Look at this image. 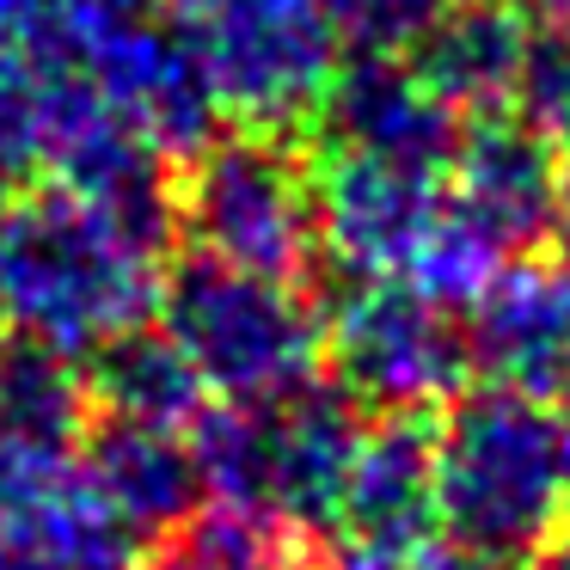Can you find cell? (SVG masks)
<instances>
[{"label": "cell", "mask_w": 570, "mask_h": 570, "mask_svg": "<svg viewBox=\"0 0 570 570\" xmlns=\"http://www.w3.org/2000/svg\"><path fill=\"white\" fill-rule=\"evenodd\" d=\"M325 362L350 405L374 417H423L448 405L472 368L454 313L411 283H356L325 325Z\"/></svg>", "instance_id": "obj_7"}, {"label": "cell", "mask_w": 570, "mask_h": 570, "mask_svg": "<svg viewBox=\"0 0 570 570\" xmlns=\"http://www.w3.org/2000/svg\"><path fill=\"white\" fill-rule=\"evenodd\" d=\"M80 466H87L92 491L105 497L129 533H173L185 515L203 503V472L190 454L185 430H154V423H124V417H92L87 442H80Z\"/></svg>", "instance_id": "obj_14"}, {"label": "cell", "mask_w": 570, "mask_h": 570, "mask_svg": "<svg viewBox=\"0 0 570 570\" xmlns=\"http://www.w3.org/2000/svg\"><path fill=\"white\" fill-rule=\"evenodd\" d=\"M87 393L99 417H124V423H154V430H185L203 411V381L190 374V362L178 356V344L154 325L117 337L92 356Z\"/></svg>", "instance_id": "obj_16"}, {"label": "cell", "mask_w": 570, "mask_h": 570, "mask_svg": "<svg viewBox=\"0 0 570 570\" xmlns=\"http://www.w3.org/2000/svg\"><path fill=\"white\" fill-rule=\"evenodd\" d=\"M7 222H13V197L0 190V252H7Z\"/></svg>", "instance_id": "obj_24"}, {"label": "cell", "mask_w": 570, "mask_h": 570, "mask_svg": "<svg viewBox=\"0 0 570 570\" xmlns=\"http://www.w3.org/2000/svg\"><path fill=\"white\" fill-rule=\"evenodd\" d=\"M435 515L454 558L479 570H515L558 533L570 503L558 417L546 399L509 386L454 393L430 430Z\"/></svg>", "instance_id": "obj_2"}, {"label": "cell", "mask_w": 570, "mask_h": 570, "mask_svg": "<svg viewBox=\"0 0 570 570\" xmlns=\"http://www.w3.org/2000/svg\"><path fill=\"white\" fill-rule=\"evenodd\" d=\"M533 26L515 0H448L430 38L417 43V75L454 105L460 117L509 111L528 68Z\"/></svg>", "instance_id": "obj_15"}, {"label": "cell", "mask_w": 570, "mask_h": 570, "mask_svg": "<svg viewBox=\"0 0 570 570\" xmlns=\"http://www.w3.org/2000/svg\"><path fill=\"white\" fill-rule=\"evenodd\" d=\"M87 7H105V13H129V19H141L154 7V0H87Z\"/></svg>", "instance_id": "obj_22"}, {"label": "cell", "mask_w": 570, "mask_h": 570, "mask_svg": "<svg viewBox=\"0 0 570 570\" xmlns=\"http://www.w3.org/2000/svg\"><path fill=\"white\" fill-rule=\"evenodd\" d=\"M448 203L466 215L472 227L515 252L540 246L546 234H558L570 209V160L558 154L552 136L509 111H484L479 124L460 136L454 173H448Z\"/></svg>", "instance_id": "obj_12"}, {"label": "cell", "mask_w": 570, "mask_h": 570, "mask_svg": "<svg viewBox=\"0 0 570 570\" xmlns=\"http://www.w3.org/2000/svg\"><path fill=\"white\" fill-rule=\"evenodd\" d=\"M558 271H564V283H570V209H564V222H558Z\"/></svg>", "instance_id": "obj_23"}, {"label": "cell", "mask_w": 570, "mask_h": 570, "mask_svg": "<svg viewBox=\"0 0 570 570\" xmlns=\"http://www.w3.org/2000/svg\"><path fill=\"white\" fill-rule=\"evenodd\" d=\"M313 185H320V252L356 283H405L448 209V178L356 154H325Z\"/></svg>", "instance_id": "obj_10"}, {"label": "cell", "mask_w": 570, "mask_h": 570, "mask_svg": "<svg viewBox=\"0 0 570 570\" xmlns=\"http://www.w3.org/2000/svg\"><path fill=\"white\" fill-rule=\"evenodd\" d=\"M166 31L203 80L215 117L288 136L320 117L344 50L313 0H166Z\"/></svg>", "instance_id": "obj_5"}, {"label": "cell", "mask_w": 570, "mask_h": 570, "mask_svg": "<svg viewBox=\"0 0 570 570\" xmlns=\"http://www.w3.org/2000/svg\"><path fill=\"white\" fill-rule=\"evenodd\" d=\"M552 417H558V448H564V479H570V386H564V393H558Z\"/></svg>", "instance_id": "obj_21"}, {"label": "cell", "mask_w": 570, "mask_h": 570, "mask_svg": "<svg viewBox=\"0 0 570 570\" xmlns=\"http://www.w3.org/2000/svg\"><path fill=\"white\" fill-rule=\"evenodd\" d=\"M332 552L325 570H430L442 515H435V460L423 417L362 423L337 503L325 515Z\"/></svg>", "instance_id": "obj_8"}, {"label": "cell", "mask_w": 570, "mask_h": 570, "mask_svg": "<svg viewBox=\"0 0 570 570\" xmlns=\"http://www.w3.org/2000/svg\"><path fill=\"white\" fill-rule=\"evenodd\" d=\"M160 332L178 344L203 393L222 405H264L320 381L325 320L295 283L252 276L215 258L166 271Z\"/></svg>", "instance_id": "obj_3"}, {"label": "cell", "mask_w": 570, "mask_h": 570, "mask_svg": "<svg viewBox=\"0 0 570 570\" xmlns=\"http://www.w3.org/2000/svg\"><path fill=\"white\" fill-rule=\"evenodd\" d=\"M173 215L197 258L301 283L320 258V185L301 148L264 129H234L190 154Z\"/></svg>", "instance_id": "obj_6"}, {"label": "cell", "mask_w": 570, "mask_h": 570, "mask_svg": "<svg viewBox=\"0 0 570 570\" xmlns=\"http://www.w3.org/2000/svg\"><path fill=\"white\" fill-rule=\"evenodd\" d=\"M362 417L337 386H301L264 405H215L190 423L203 491L222 509L283 521V528H325L337 484L356 454Z\"/></svg>", "instance_id": "obj_4"}, {"label": "cell", "mask_w": 570, "mask_h": 570, "mask_svg": "<svg viewBox=\"0 0 570 570\" xmlns=\"http://www.w3.org/2000/svg\"><path fill=\"white\" fill-rule=\"evenodd\" d=\"M337 50L350 56H411L448 0H313Z\"/></svg>", "instance_id": "obj_19"}, {"label": "cell", "mask_w": 570, "mask_h": 570, "mask_svg": "<svg viewBox=\"0 0 570 570\" xmlns=\"http://www.w3.org/2000/svg\"><path fill=\"white\" fill-rule=\"evenodd\" d=\"M92 430V393L56 350L13 344L0 356V448L19 454H80Z\"/></svg>", "instance_id": "obj_17"}, {"label": "cell", "mask_w": 570, "mask_h": 570, "mask_svg": "<svg viewBox=\"0 0 570 570\" xmlns=\"http://www.w3.org/2000/svg\"><path fill=\"white\" fill-rule=\"evenodd\" d=\"M301 546L283 521L246 515V509H197L173 533H160L154 570H295Z\"/></svg>", "instance_id": "obj_18"}, {"label": "cell", "mask_w": 570, "mask_h": 570, "mask_svg": "<svg viewBox=\"0 0 570 570\" xmlns=\"http://www.w3.org/2000/svg\"><path fill=\"white\" fill-rule=\"evenodd\" d=\"M528 570H570V533H552V540L528 558Z\"/></svg>", "instance_id": "obj_20"}, {"label": "cell", "mask_w": 570, "mask_h": 570, "mask_svg": "<svg viewBox=\"0 0 570 570\" xmlns=\"http://www.w3.org/2000/svg\"><path fill=\"white\" fill-rule=\"evenodd\" d=\"M0 570H141V552L80 454L0 448Z\"/></svg>", "instance_id": "obj_9"}, {"label": "cell", "mask_w": 570, "mask_h": 570, "mask_svg": "<svg viewBox=\"0 0 570 570\" xmlns=\"http://www.w3.org/2000/svg\"><path fill=\"white\" fill-rule=\"evenodd\" d=\"M466 350L491 386L558 399L570 386V283L558 264H503L472 301Z\"/></svg>", "instance_id": "obj_13"}, {"label": "cell", "mask_w": 570, "mask_h": 570, "mask_svg": "<svg viewBox=\"0 0 570 570\" xmlns=\"http://www.w3.org/2000/svg\"><path fill=\"white\" fill-rule=\"evenodd\" d=\"M173 222L50 185L13 203L0 252V320L19 344L80 362L160 313Z\"/></svg>", "instance_id": "obj_1"}, {"label": "cell", "mask_w": 570, "mask_h": 570, "mask_svg": "<svg viewBox=\"0 0 570 570\" xmlns=\"http://www.w3.org/2000/svg\"><path fill=\"white\" fill-rule=\"evenodd\" d=\"M325 154H356V160L405 166V173H454L460 154V111L405 62V56H356L337 68L332 92L320 105Z\"/></svg>", "instance_id": "obj_11"}, {"label": "cell", "mask_w": 570, "mask_h": 570, "mask_svg": "<svg viewBox=\"0 0 570 570\" xmlns=\"http://www.w3.org/2000/svg\"><path fill=\"white\" fill-rule=\"evenodd\" d=\"M430 570H479V564H466V558H435Z\"/></svg>", "instance_id": "obj_25"}]
</instances>
